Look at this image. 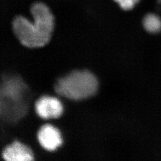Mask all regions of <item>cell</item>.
<instances>
[{"label":"cell","instance_id":"obj_1","mask_svg":"<svg viewBox=\"0 0 161 161\" xmlns=\"http://www.w3.org/2000/svg\"><path fill=\"white\" fill-rule=\"evenodd\" d=\"M34 20L18 16L12 22L13 31L24 46L35 48L46 46L51 40L54 17L49 8L42 3H35L31 8Z\"/></svg>","mask_w":161,"mask_h":161},{"label":"cell","instance_id":"obj_2","mask_svg":"<svg viewBox=\"0 0 161 161\" xmlns=\"http://www.w3.org/2000/svg\"><path fill=\"white\" fill-rule=\"evenodd\" d=\"M98 80L88 70H75L58 80L54 89L64 97L81 100L93 96L97 91Z\"/></svg>","mask_w":161,"mask_h":161},{"label":"cell","instance_id":"obj_3","mask_svg":"<svg viewBox=\"0 0 161 161\" xmlns=\"http://www.w3.org/2000/svg\"><path fill=\"white\" fill-rule=\"evenodd\" d=\"M35 109L37 115L45 119L58 118L64 111L61 102L57 98L49 96L38 98L35 104Z\"/></svg>","mask_w":161,"mask_h":161},{"label":"cell","instance_id":"obj_4","mask_svg":"<svg viewBox=\"0 0 161 161\" xmlns=\"http://www.w3.org/2000/svg\"><path fill=\"white\" fill-rule=\"evenodd\" d=\"M37 137L41 146L48 151L57 149L63 142L60 131L50 124H46L41 127Z\"/></svg>","mask_w":161,"mask_h":161},{"label":"cell","instance_id":"obj_5","mask_svg":"<svg viewBox=\"0 0 161 161\" xmlns=\"http://www.w3.org/2000/svg\"><path fill=\"white\" fill-rule=\"evenodd\" d=\"M3 158L5 161H34L32 150L18 141L6 146L3 151Z\"/></svg>","mask_w":161,"mask_h":161},{"label":"cell","instance_id":"obj_6","mask_svg":"<svg viewBox=\"0 0 161 161\" xmlns=\"http://www.w3.org/2000/svg\"><path fill=\"white\" fill-rule=\"evenodd\" d=\"M143 24L144 29L148 32L156 34L161 31V19L155 14L150 13L143 19Z\"/></svg>","mask_w":161,"mask_h":161},{"label":"cell","instance_id":"obj_7","mask_svg":"<svg viewBox=\"0 0 161 161\" xmlns=\"http://www.w3.org/2000/svg\"><path fill=\"white\" fill-rule=\"evenodd\" d=\"M119 4L122 9L124 10H130L132 9L139 0H114Z\"/></svg>","mask_w":161,"mask_h":161}]
</instances>
